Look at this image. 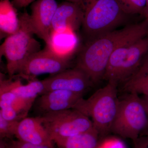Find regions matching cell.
I'll use <instances>...</instances> for the list:
<instances>
[{
    "label": "cell",
    "mask_w": 148,
    "mask_h": 148,
    "mask_svg": "<svg viewBox=\"0 0 148 148\" xmlns=\"http://www.w3.org/2000/svg\"><path fill=\"white\" fill-rule=\"evenodd\" d=\"M148 35V20L115 30L87 42L75 67L87 74L93 84L103 79L109 59L118 48Z\"/></svg>",
    "instance_id": "6da1fadb"
},
{
    "label": "cell",
    "mask_w": 148,
    "mask_h": 148,
    "mask_svg": "<svg viewBox=\"0 0 148 148\" xmlns=\"http://www.w3.org/2000/svg\"><path fill=\"white\" fill-rule=\"evenodd\" d=\"M84 12L80 6L70 2L58 4L51 24V36L66 30L75 32L82 27Z\"/></svg>",
    "instance_id": "7c38bea8"
},
{
    "label": "cell",
    "mask_w": 148,
    "mask_h": 148,
    "mask_svg": "<svg viewBox=\"0 0 148 148\" xmlns=\"http://www.w3.org/2000/svg\"><path fill=\"white\" fill-rule=\"evenodd\" d=\"M82 29L88 41L115 30L130 16L116 0H83Z\"/></svg>",
    "instance_id": "3957f363"
},
{
    "label": "cell",
    "mask_w": 148,
    "mask_h": 148,
    "mask_svg": "<svg viewBox=\"0 0 148 148\" xmlns=\"http://www.w3.org/2000/svg\"><path fill=\"white\" fill-rule=\"evenodd\" d=\"M140 98L145 106L148 116V95H142ZM147 135H148V133Z\"/></svg>",
    "instance_id": "d4e9b609"
},
{
    "label": "cell",
    "mask_w": 148,
    "mask_h": 148,
    "mask_svg": "<svg viewBox=\"0 0 148 148\" xmlns=\"http://www.w3.org/2000/svg\"><path fill=\"white\" fill-rule=\"evenodd\" d=\"M14 137L21 142L33 145L55 144L51 139L40 116L26 117L19 121Z\"/></svg>",
    "instance_id": "4fadbf2b"
},
{
    "label": "cell",
    "mask_w": 148,
    "mask_h": 148,
    "mask_svg": "<svg viewBox=\"0 0 148 148\" xmlns=\"http://www.w3.org/2000/svg\"><path fill=\"white\" fill-rule=\"evenodd\" d=\"M0 148H4V147L2 145L0 144Z\"/></svg>",
    "instance_id": "f1b7e54d"
},
{
    "label": "cell",
    "mask_w": 148,
    "mask_h": 148,
    "mask_svg": "<svg viewBox=\"0 0 148 148\" xmlns=\"http://www.w3.org/2000/svg\"><path fill=\"white\" fill-rule=\"evenodd\" d=\"M58 4L56 0H36L31 4L30 21L35 35L50 47L51 24Z\"/></svg>",
    "instance_id": "30bf717a"
},
{
    "label": "cell",
    "mask_w": 148,
    "mask_h": 148,
    "mask_svg": "<svg viewBox=\"0 0 148 148\" xmlns=\"http://www.w3.org/2000/svg\"><path fill=\"white\" fill-rule=\"evenodd\" d=\"M69 59L46 46L30 56L16 75L28 82L36 79V77L43 74L53 75L69 69Z\"/></svg>",
    "instance_id": "ba28073f"
},
{
    "label": "cell",
    "mask_w": 148,
    "mask_h": 148,
    "mask_svg": "<svg viewBox=\"0 0 148 148\" xmlns=\"http://www.w3.org/2000/svg\"><path fill=\"white\" fill-rule=\"evenodd\" d=\"M111 133L132 141L148 133V116L139 94L128 92L119 99Z\"/></svg>",
    "instance_id": "5b68a950"
},
{
    "label": "cell",
    "mask_w": 148,
    "mask_h": 148,
    "mask_svg": "<svg viewBox=\"0 0 148 148\" xmlns=\"http://www.w3.org/2000/svg\"><path fill=\"white\" fill-rule=\"evenodd\" d=\"M36 0H12L11 2L17 10L27 7Z\"/></svg>",
    "instance_id": "cb8c5ba5"
},
{
    "label": "cell",
    "mask_w": 148,
    "mask_h": 148,
    "mask_svg": "<svg viewBox=\"0 0 148 148\" xmlns=\"http://www.w3.org/2000/svg\"><path fill=\"white\" fill-rule=\"evenodd\" d=\"M0 79V87L13 92L31 106L34 105L38 96L45 92V86L42 80L36 79L23 84L18 79L15 80H12V77L7 79L1 73Z\"/></svg>",
    "instance_id": "5bb4252c"
},
{
    "label": "cell",
    "mask_w": 148,
    "mask_h": 148,
    "mask_svg": "<svg viewBox=\"0 0 148 148\" xmlns=\"http://www.w3.org/2000/svg\"><path fill=\"white\" fill-rule=\"evenodd\" d=\"M19 27L17 32L6 38L0 47L1 57L7 61V70L10 77L18 74L22 65L30 56L41 49L40 43L35 35L26 10L18 14Z\"/></svg>",
    "instance_id": "277c9868"
},
{
    "label": "cell",
    "mask_w": 148,
    "mask_h": 148,
    "mask_svg": "<svg viewBox=\"0 0 148 148\" xmlns=\"http://www.w3.org/2000/svg\"><path fill=\"white\" fill-rule=\"evenodd\" d=\"M17 10L10 0H1V38L13 34L18 30L19 19Z\"/></svg>",
    "instance_id": "9a60e30c"
},
{
    "label": "cell",
    "mask_w": 148,
    "mask_h": 148,
    "mask_svg": "<svg viewBox=\"0 0 148 148\" xmlns=\"http://www.w3.org/2000/svg\"><path fill=\"white\" fill-rule=\"evenodd\" d=\"M66 1L74 3L80 6L83 9V0H66Z\"/></svg>",
    "instance_id": "484cf974"
},
{
    "label": "cell",
    "mask_w": 148,
    "mask_h": 148,
    "mask_svg": "<svg viewBox=\"0 0 148 148\" xmlns=\"http://www.w3.org/2000/svg\"><path fill=\"white\" fill-rule=\"evenodd\" d=\"M148 74V51L143 57L138 71L130 79L143 76Z\"/></svg>",
    "instance_id": "7402d4cb"
},
{
    "label": "cell",
    "mask_w": 148,
    "mask_h": 148,
    "mask_svg": "<svg viewBox=\"0 0 148 148\" xmlns=\"http://www.w3.org/2000/svg\"><path fill=\"white\" fill-rule=\"evenodd\" d=\"M123 89L128 92H135L148 95V74L128 80L124 83Z\"/></svg>",
    "instance_id": "e0dca14e"
},
{
    "label": "cell",
    "mask_w": 148,
    "mask_h": 148,
    "mask_svg": "<svg viewBox=\"0 0 148 148\" xmlns=\"http://www.w3.org/2000/svg\"><path fill=\"white\" fill-rule=\"evenodd\" d=\"M18 121H10L0 116V138L12 139L15 135Z\"/></svg>",
    "instance_id": "d6986e66"
},
{
    "label": "cell",
    "mask_w": 148,
    "mask_h": 148,
    "mask_svg": "<svg viewBox=\"0 0 148 148\" xmlns=\"http://www.w3.org/2000/svg\"><path fill=\"white\" fill-rule=\"evenodd\" d=\"M132 142L133 148H148V135L140 136Z\"/></svg>",
    "instance_id": "603a6c76"
},
{
    "label": "cell",
    "mask_w": 148,
    "mask_h": 148,
    "mask_svg": "<svg viewBox=\"0 0 148 148\" xmlns=\"http://www.w3.org/2000/svg\"><path fill=\"white\" fill-rule=\"evenodd\" d=\"M145 18H146V19H148V13L147 14H146V15H145Z\"/></svg>",
    "instance_id": "83f0119b"
},
{
    "label": "cell",
    "mask_w": 148,
    "mask_h": 148,
    "mask_svg": "<svg viewBox=\"0 0 148 148\" xmlns=\"http://www.w3.org/2000/svg\"><path fill=\"white\" fill-rule=\"evenodd\" d=\"M97 148H127V147L121 139L108 135L100 138Z\"/></svg>",
    "instance_id": "44dd1931"
},
{
    "label": "cell",
    "mask_w": 148,
    "mask_h": 148,
    "mask_svg": "<svg viewBox=\"0 0 148 148\" xmlns=\"http://www.w3.org/2000/svg\"><path fill=\"white\" fill-rule=\"evenodd\" d=\"M123 10L128 15H143L147 0H116Z\"/></svg>",
    "instance_id": "ac0fdd59"
},
{
    "label": "cell",
    "mask_w": 148,
    "mask_h": 148,
    "mask_svg": "<svg viewBox=\"0 0 148 148\" xmlns=\"http://www.w3.org/2000/svg\"><path fill=\"white\" fill-rule=\"evenodd\" d=\"M118 85L113 82H108L106 86L96 90L87 99H81L73 108L91 119L101 138L111 133L119 105Z\"/></svg>",
    "instance_id": "7a4b0ae2"
},
{
    "label": "cell",
    "mask_w": 148,
    "mask_h": 148,
    "mask_svg": "<svg viewBox=\"0 0 148 148\" xmlns=\"http://www.w3.org/2000/svg\"><path fill=\"white\" fill-rule=\"evenodd\" d=\"M148 51V35L118 48L109 59L103 79L124 83L138 71Z\"/></svg>",
    "instance_id": "8992f818"
},
{
    "label": "cell",
    "mask_w": 148,
    "mask_h": 148,
    "mask_svg": "<svg viewBox=\"0 0 148 148\" xmlns=\"http://www.w3.org/2000/svg\"><path fill=\"white\" fill-rule=\"evenodd\" d=\"M0 116L10 121H20L23 118L10 103L0 100Z\"/></svg>",
    "instance_id": "ffe728a7"
},
{
    "label": "cell",
    "mask_w": 148,
    "mask_h": 148,
    "mask_svg": "<svg viewBox=\"0 0 148 148\" xmlns=\"http://www.w3.org/2000/svg\"><path fill=\"white\" fill-rule=\"evenodd\" d=\"M40 116L53 142L95 129L91 119L75 109L48 113Z\"/></svg>",
    "instance_id": "52a82bcc"
},
{
    "label": "cell",
    "mask_w": 148,
    "mask_h": 148,
    "mask_svg": "<svg viewBox=\"0 0 148 148\" xmlns=\"http://www.w3.org/2000/svg\"><path fill=\"white\" fill-rule=\"evenodd\" d=\"M100 137L95 129L54 141L57 148H97Z\"/></svg>",
    "instance_id": "2e32d148"
},
{
    "label": "cell",
    "mask_w": 148,
    "mask_h": 148,
    "mask_svg": "<svg viewBox=\"0 0 148 148\" xmlns=\"http://www.w3.org/2000/svg\"><path fill=\"white\" fill-rule=\"evenodd\" d=\"M45 92L56 90H69L84 95L94 85L90 78L80 69H67L42 80Z\"/></svg>",
    "instance_id": "9c48e42d"
},
{
    "label": "cell",
    "mask_w": 148,
    "mask_h": 148,
    "mask_svg": "<svg viewBox=\"0 0 148 148\" xmlns=\"http://www.w3.org/2000/svg\"><path fill=\"white\" fill-rule=\"evenodd\" d=\"M83 96V94L69 90H51L40 95L34 105L40 116L48 113L73 109Z\"/></svg>",
    "instance_id": "8fae6325"
},
{
    "label": "cell",
    "mask_w": 148,
    "mask_h": 148,
    "mask_svg": "<svg viewBox=\"0 0 148 148\" xmlns=\"http://www.w3.org/2000/svg\"><path fill=\"white\" fill-rule=\"evenodd\" d=\"M148 13V0H147V4H146V6L145 8V10H144V12H143V15L145 16L146 14H147Z\"/></svg>",
    "instance_id": "4316f807"
}]
</instances>
